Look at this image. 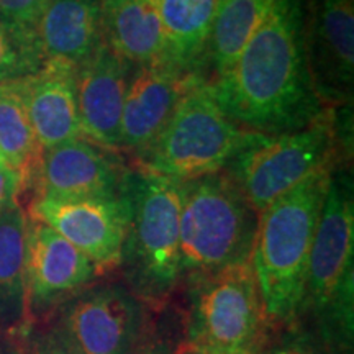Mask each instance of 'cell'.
I'll return each mask as SVG.
<instances>
[{"label":"cell","mask_w":354,"mask_h":354,"mask_svg":"<svg viewBox=\"0 0 354 354\" xmlns=\"http://www.w3.org/2000/svg\"><path fill=\"white\" fill-rule=\"evenodd\" d=\"M305 0H274L228 73L210 82L223 112L248 131H297L330 115L307 53Z\"/></svg>","instance_id":"cell-1"},{"label":"cell","mask_w":354,"mask_h":354,"mask_svg":"<svg viewBox=\"0 0 354 354\" xmlns=\"http://www.w3.org/2000/svg\"><path fill=\"white\" fill-rule=\"evenodd\" d=\"M333 169L304 180L258 216L251 266L272 326L299 323L310 250Z\"/></svg>","instance_id":"cell-2"},{"label":"cell","mask_w":354,"mask_h":354,"mask_svg":"<svg viewBox=\"0 0 354 354\" xmlns=\"http://www.w3.org/2000/svg\"><path fill=\"white\" fill-rule=\"evenodd\" d=\"M180 194L183 183L141 169L128 171L123 183L128 221L120 269L146 307H165L183 281Z\"/></svg>","instance_id":"cell-3"},{"label":"cell","mask_w":354,"mask_h":354,"mask_svg":"<svg viewBox=\"0 0 354 354\" xmlns=\"http://www.w3.org/2000/svg\"><path fill=\"white\" fill-rule=\"evenodd\" d=\"M354 194L346 167L333 169L310 250L300 318L310 315L326 342L351 353ZM299 318V320H300Z\"/></svg>","instance_id":"cell-4"},{"label":"cell","mask_w":354,"mask_h":354,"mask_svg":"<svg viewBox=\"0 0 354 354\" xmlns=\"http://www.w3.org/2000/svg\"><path fill=\"white\" fill-rule=\"evenodd\" d=\"M258 216L225 171L183 183V279L189 281L251 261Z\"/></svg>","instance_id":"cell-5"},{"label":"cell","mask_w":354,"mask_h":354,"mask_svg":"<svg viewBox=\"0 0 354 354\" xmlns=\"http://www.w3.org/2000/svg\"><path fill=\"white\" fill-rule=\"evenodd\" d=\"M185 342L210 354H261L272 323L251 261L189 279Z\"/></svg>","instance_id":"cell-6"},{"label":"cell","mask_w":354,"mask_h":354,"mask_svg":"<svg viewBox=\"0 0 354 354\" xmlns=\"http://www.w3.org/2000/svg\"><path fill=\"white\" fill-rule=\"evenodd\" d=\"M253 135L223 112L205 79L184 97L158 138L138 154V169L177 183L215 174L225 171Z\"/></svg>","instance_id":"cell-7"},{"label":"cell","mask_w":354,"mask_h":354,"mask_svg":"<svg viewBox=\"0 0 354 354\" xmlns=\"http://www.w3.org/2000/svg\"><path fill=\"white\" fill-rule=\"evenodd\" d=\"M338 135L328 115L307 128L277 135L254 133L234 154L225 172L256 214L304 180L335 167Z\"/></svg>","instance_id":"cell-8"},{"label":"cell","mask_w":354,"mask_h":354,"mask_svg":"<svg viewBox=\"0 0 354 354\" xmlns=\"http://www.w3.org/2000/svg\"><path fill=\"white\" fill-rule=\"evenodd\" d=\"M55 313L53 333L73 354H133L148 331L146 305L118 282L88 286Z\"/></svg>","instance_id":"cell-9"},{"label":"cell","mask_w":354,"mask_h":354,"mask_svg":"<svg viewBox=\"0 0 354 354\" xmlns=\"http://www.w3.org/2000/svg\"><path fill=\"white\" fill-rule=\"evenodd\" d=\"M28 216L82 251L95 266L97 276L120 269L128 221L122 192L115 197H33Z\"/></svg>","instance_id":"cell-10"},{"label":"cell","mask_w":354,"mask_h":354,"mask_svg":"<svg viewBox=\"0 0 354 354\" xmlns=\"http://www.w3.org/2000/svg\"><path fill=\"white\" fill-rule=\"evenodd\" d=\"M97 277L95 266L55 230L30 218L26 225V325L55 313ZM24 326V328H25Z\"/></svg>","instance_id":"cell-11"},{"label":"cell","mask_w":354,"mask_h":354,"mask_svg":"<svg viewBox=\"0 0 354 354\" xmlns=\"http://www.w3.org/2000/svg\"><path fill=\"white\" fill-rule=\"evenodd\" d=\"M203 74L189 73L171 61L136 66L128 81L120 125V149L143 153Z\"/></svg>","instance_id":"cell-12"},{"label":"cell","mask_w":354,"mask_h":354,"mask_svg":"<svg viewBox=\"0 0 354 354\" xmlns=\"http://www.w3.org/2000/svg\"><path fill=\"white\" fill-rule=\"evenodd\" d=\"M128 171L115 151L76 138L44 149L30 189L35 197H115Z\"/></svg>","instance_id":"cell-13"},{"label":"cell","mask_w":354,"mask_h":354,"mask_svg":"<svg viewBox=\"0 0 354 354\" xmlns=\"http://www.w3.org/2000/svg\"><path fill=\"white\" fill-rule=\"evenodd\" d=\"M307 53L317 91L326 105L351 100L354 79V0H312Z\"/></svg>","instance_id":"cell-14"},{"label":"cell","mask_w":354,"mask_h":354,"mask_svg":"<svg viewBox=\"0 0 354 354\" xmlns=\"http://www.w3.org/2000/svg\"><path fill=\"white\" fill-rule=\"evenodd\" d=\"M133 66L104 43L76 69L82 136L110 151L120 149V125Z\"/></svg>","instance_id":"cell-15"},{"label":"cell","mask_w":354,"mask_h":354,"mask_svg":"<svg viewBox=\"0 0 354 354\" xmlns=\"http://www.w3.org/2000/svg\"><path fill=\"white\" fill-rule=\"evenodd\" d=\"M30 120L39 148L50 149L84 138L77 107L76 68L46 61L33 76L21 79Z\"/></svg>","instance_id":"cell-16"},{"label":"cell","mask_w":354,"mask_h":354,"mask_svg":"<svg viewBox=\"0 0 354 354\" xmlns=\"http://www.w3.org/2000/svg\"><path fill=\"white\" fill-rule=\"evenodd\" d=\"M104 0H51L39 17L37 37L44 63L56 61L79 68L104 43Z\"/></svg>","instance_id":"cell-17"},{"label":"cell","mask_w":354,"mask_h":354,"mask_svg":"<svg viewBox=\"0 0 354 354\" xmlns=\"http://www.w3.org/2000/svg\"><path fill=\"white\" fill-rule=\"evenodd\" d=\"M102 37L105 46L133 68L167 59L156 0H104Z\"/></svg>","instance_id":"cell-18"},{"label":"cell","mask_w":354,"mask_h":354,"mask_svg":"<svg viewBox=\"0 0 354 354\" xmlns=\"http://www.w3.org/2000/svg\"><path fill=\"white\" fill-rule=\"evenodd\" d=\"M220 0H156L166 37L167 61L202 74Z\"/></svg>","instance_id":"cell-19"},{"label":"cell","mask_w":354,"mask_h":354,"mask_svg":"<svg viewBox=\"0 0 354 354\" xmlns=\"http://www.w3.org/2000/svg\"><path fill=\"white\" fill-rule=\"evenodd\" d=\"M26 225L20 202L0 214V326L10 333L26 325Z\"/></svg>","instance_id":"cell-20"},{"label":"cell","mask_w":354,"mask_h":354,"mask_svg":"<svg viewBox=\"0 0 354 354\" xmlns=\"http://www.w3.org/2000/svg\"><path fill=\"white\" fill-rule=\"evenodd\" d=\"M274 0H220L212 25L207 64L214 79L228 73L271 10Z\"/></svg>","instance_id":"cell-21"},{"label":"cell","mask_w":354,"mask_h":354,"mask_svg":"<svg viewBox=\"0 0 354 354\" xmlns=\"http://www.w3.org/2000/svg\"><path fill=\"white\" fill-rule=\"evenodd\" d=\"M43 149L35 136L21 81L0 84V154L19 172L24 192L32 187Z\"/></svg>","instance_id":"cell-22"},{"label":"cell","mask_w":354,"mask_h":354,"mask_svg":"<svg viewBox=\"0 0 354 354\" xmlns=\"http://www.w3.org/2000/svg\"><path fill=\"white\" fill-rule=\"evenodd\" d=\"M43 64L37 30L0 17V84L33 76Z\"/></svg>","instance_id":"cell-23"},{"label":"cell","mask_w":354,"mask_h":354,"mask_svg":"<svg viewBox=\"0 0 354 354\" xmlns=\"http://www.w3.org/2000/svg\"><path fill=\"white\" fill-rule=\"evenodd\" d=\"M261 354H344L326 342L315 330L299 328L295 323L290 328H286V333L272 344L266 346Z\"/></svg>","instance_id":"cell-24"},{"label":"cell","mask_w":354,"mask_h":354,"mask_svg":"<svg viewBox=\"0 0 354 354\" xmlns=\"http://www.w3.org/2000/svg\"><path fill=\"white\" fill-rule=\"evenodd\" d=\"M19 339L25 354H73L53 333V330H33L25 326L15 333H10Z\"/></svg>","instance_id":"cell-25"},{"label":"cell","mask_w":354,"mask_h":354,"mask_svg":"<svg viewBox=\"0 0 354 354\" xmlns=\"http://www.w3.org/2000/svg\"><path fill=\"white\" fill-rule=\"evenodd\" d=\"M50 2L51 0H0V17L35 28Z\"/></svg>","instance_id":"cell-26"},{"label":"cell","mask_w":354,"mask_h":354,"mask_svg":"<svg viewBox=\"0 0 354 354\" xmlns=\"http://www.w3.org/2000/svg\"><path fill=\"white\" fill-rule=\"evenodd\" d=\"M24 194V184L19 172L10 166L0 165V214L19 203V198Z\"/></svg>","instance_id":"cell-27"},{"label":"cell","mask_w":354,"mask_h":354,"mask_svg":"<svg viewBox=\"0 0 354 354\" xmlns=\"http://www.w3.org/2000/svg\"><path fill=\"white\" fill-rule=\"evenodd\" d=\"M179 343L180 342H172L171 336L165 333H159V331L151 333L148 330L133 354H176Z\"/></svg>","instance_id":"cell-28"},{"label":"cell","mask_w":354,"mask_h":354,"mask_svg":"<svg viewBox=\"0 0 354 354\" xmlns=\"http://www.w3.org/2000/svg\"><path fill=\"white\" fill-rule=\"evenodd\" d=\"M0 354H25V351L19 343V339L13 335H10L7 342L0 343Z\"/></svg>","instance_id":"cell-29"},{"label":"cell","mask_w":354,"mask_h":354,"mask_svg":"<svg viewBox=\"0 0 354 354\" xmlns=\"http://www.w3.org/2000/svg\"><path fill=\"white\" fill-rule=\"evenodd\" d=\"M176 354H210V353L203 351V349L197 348L196 344L185 342V339H184V342H180L179 346H177Z\"/></svg>","instance_id":"cell-30"},{"label":"cell","mask_w":354,"mask_h":354,"mask_svg":"<svg viewBox=\"0 0 354 354\" xmlns=\"http://www.w3.org/2000/svg\"><path fill=\"white\" fill-rule=\"evenodd\" d=\"M0 165H6V161H3V158H2V154H0Z\"/></svg>","instance_id":"cell-31"}]
</instances>
